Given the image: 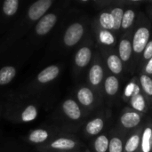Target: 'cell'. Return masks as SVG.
I'll use <instances>...</instances> for the list:
<instances>
[{"instance_id":"15","label":"cell","mask_w":152,"mask_h":152,"mask_svg":"<svg viewBox=\"0 0 152 152\" xmlns=\"http://www.w3.org/2000/svg\"><path fill=\"white\" fill-rule=\"evenodd\" d=\"M104 127V121L101 118H96L90 120L85 127V132L87 135L94 136L99 134Z\"/></svg>"},{"instance_id":"1","label":"cell","mask_w":152,"mask_h":152,"mask_svg":"<svg viewBox=\"0 0 152 152\" xmlns=\"http://www.w3.org/2000/svg\"><path fill=\"white\" fill-rule=\"evenodd\" d=\"M54 4V0H37L32 3L28 6L21 22L18 25L16 29L12 32L6 38L4 45L8 46L13 44L16 40L23 37V34L27 33L28 30L29 31L31 28H33L35 24L53 8Z\"/></svg>"},{"instance_id":"28","label":"cell","mask_w":152,"mask_h":152,"mask_svg":"<svg viewBox=\"0 0 152 152\" xmlns=\"http://www.w3.org/2000/svg\"><path fill=\"white\" fill-rule=\"evenodd\" d=\"M141 84L144 90V92L148 95H152V79L146 75H142L141 76Z\"/></svg>"},{"instance_id":"24","label":"cell","mask_w":152,"mask_h":152,"mask_svg":"<svg viewBox=\"0 0 152 152\" xmlns=\"http://www.w3.org/2000/svg\"><path fill=\"white\" fill-rule=\"evenodd\" d=\"M134 12L133 10H127L124 12L123 15V20H122V23H121V27L122 28H128L134 22Z\"/></svg>"},{"instance_id":"12","label":"cell","mask_w":152,"mask_h":152,"mask_svg":"<svg viewBox=\"0 0 152 152\" xmlns=\"http://www.w3.org/2000/svg\"><path fill=\"white\" fill-rule=\"evenodd\" d=\"M76 98L80 107H91L94 102V94L87 86L79 87L76 92Z\"/></svg>"},{"instance_id":"31","label":"cell","mask_w":152,"mask_h":152,"mask_svg":"<svg viewBox=\"0 0 152 152\" xmlns=\"http://www.w3.org/2000/svg\"><path fill=\"white\" fill-rule=\"evenodd\" d=\"M145 71L147 74H152V58L149 60V62L145 67Z\"/></svg>"},{"instance_id":"3","label":"cell","mask_w":152,"mask_h":152,"mask_svg":"<svg viewBox=\"0 0 152 152\" xmlns=\"http://www.w3.org/2000/svg\"><path fill=\"white\" fill-rule=\"evenodd\" d=\"M61 7L52 8L48 12H46L33 27L31 30V35L29 39L32 43H37L41 41L54 28L61 18Z\"/></svg>"},{"instance_id":"6","label":"cell","mask_w":152,"mask_h":152,"mask_svg":"<svg viewBox=\"0 0 152 152\" xmlns=\"http://www.w3.org/2000/svg\"><path fill=\"white\" fill-rule=\"evenodd\" d=\"M77 141L69 134H60L42 147L38 152H70L77 147Z\"/></svg>"},{"instance_id":"11","label":"cell","mask_w":152,"mask_h":152,"mask_svg":"<svg viewBox=\"0 0 152 152\" xmlns=\"http://www.w3.org/2000/svg\"><path fill=\"white\" fill-rule=\"evenodd\" d=\"M20 2L19 0H5L1 3L0 6V16L4 20H9L14 17L19 9Z\"/></svg>"},{"instance_id":"5","label":"cell","mask_w":152,"mask_h":152,"mask_svg":"<svg viewBox=\"0 0 152 152\" xmlns=\"http://www.w3.org/2000/svg\"><path fill=\"white\" fill-rule=\"evenodd\" d=\"M85 26L81 21L71 22L66 27L62 33L60 46L61 45L65 50L72 49L79 44L85 35Z\"/></svg>"},{"instance_id":"8","label":"cell","mask_w":152,"mask_h":152,"mask_svg":"<svg viewBox=\"0 0 152 152\" xmlns=\"http://www.w3.org/2000/svg\"><path fill=\"white\" fill-rule=\"evenodd\" d=\"M60 116L63 117L69 121H79L82 118V110L80 105L73 98H67L64 100L59 109Z\"/></svg>"},{"instance_id":"13","label":"cell","mask_w":152,"mask_h":152,"mask_svg":"<svg viewBox=\"0 0 152 152\" xmlns=\"http://www.w3.org/2000/svg\"><path fill=\"white\" fill-rule=\"evenodd\" d=\"M17 68L14 65H5L0 69V86L10 84L16 77Z\"/></svg>"},{"instance_id":"4","label":"cell","mask_w":152,"mask_h":152,"mask_svg":"<svg viewBox=\"0 0 152 152\" xmlns=\"http://www.w3.org/2000/svg\"><path fill=\"white\" fill-rule=\"evenodd\" d=\"M60 134H61V129L56 126H51L48 127H38L31 130L24 137V140L27 143L36 145L37 146V148H39Z\"/></svg>"},{"instance_id":"7","label":"cell","mask_w":152,"mask_h":152,"mask_svg":"<svg viewBox=\"0 0 152 152\" xmlns=\"http://www.w3.org/2000/svg\"><path fill=\"white\" fill-rule=\"evenodd\" d=\"M61 72V66L60 63L51 64L43 69L34 78L31 86L33 88H42L56 80Z\"/></svg>"},{"instance_id":"14","label":"cell","mask_w":152,"mask_h":152,"mask_svg":"<svg viewBox=\"0 0 152 152\" xmlns=\"http://www.w3.org/2000/svg\"><path fill=\"white\" fill-rule=\"evenodd\" d=\"M103 79V69L99 63H94L91 66L88 72V80L91 86H98Z\"/></svg>"},{"instance_id":"26","label":"cell","mask_w":152,"mask_h":152,"mask_svg":"<svg viewBox=\"0 0 152 152\" xmlns=\"http://www.w3.org/2000/svg\"><path fill=\"white\" fill-rule=\"evenodd\" d=\"M140 144V137L138 134H134L133 136H131L126 144V152H134L137 150V148L139 147Z\"/></svg>"},{"instance_id":"9","label":"cell","mask_w":152,"mask_h":152,"mask_svg":"<svg viewBox=\"0 0 152 152\" xmlns=\"http://www.w3.org/2000/svg\"><path fill=\"white\" fill-rule=\"evenodd\" d=\"M92 59V49L88 45H82L79 47L74 56V66L77 69H83L86 68Z\"/></svg>"},{"instance_id":"18","label":"cell","mask_w":152,"mask_h":152,"mask_svg":"<svg viewBox=\"0 0 152 152\" xmlns=\"http://www.w3.org/2000/svg\"><path fill=\"white\" fill-rule=\"evenodd\" d=\"M107 65L108 68L111 72L114 74H119L122 71L123 65H122V61L120 58L116 55V54H111L108 57L107 59Z\"/></svg>"},{"instance_id":"33","label":"cell","mask_w":152,"mask_h":152,"mask_svg":"<svg viewBox=\"0 0 152 152\" xmlns=\"http://www.w3.org/2000/svg\"><path fill=\"white\" fill-rule=\"evenodd\" d=\"M70 152H73V151H70Z\"/></svg>"},{"instance_id":"20","label":"cell","mask_w":152,"mask_h":152,"mask_svg":"<svg viewBox=\"0 0 152 152\" xmlns=\"http://www.w3.org/2000/svg\"><path fill=\"white\" fill-rule=\"evenodd\" d=\"M139 92H140L139 88L136 86H134V90L133 93L131 103L135 110H137L139 111H143L144 108H145V102L143 100V97L140 94H138Z\"/></svg>"},{"instance_id":"25","label":"cell","mask_w":152,"mask_h":152,"mask_svg":"<svg viewBox=\"0 0 152 152\" xmlns=\"http://www.w3.org/2000/svg\"><path fill=\"white\" fill-rule=\"evenodd\" d=\"M152 131L151 128H146L142 136V151L150 152L151 146Z\"/></svg>"},{"instance_id":"29","label":"cell","mask_w":152,"mask_h":152,"mask_svg":"<svg viewBox=\"0 0 152 152\" xmlns=\"http://www.w3.org/2000/svg\"><path fill=\"white\" fill-rule=\"evenodd\" d=\"M109 152H122L123 151V142L118 138L114 137L110 140L109 144Z\"/></svg>"},{"instance_id":"2","label":"cell","mask_w":152,"mask_h":152,"mask_svg":"<svg viewBox=\"0 0 152 152\" xmlns=\"http://www.w3.org/2000/svg\"><path fill=\"white\" fill-rule=\"evenodd\" d=\"M41 106V101L37 98L12 99L6 107V118L15 123H30L38 118Z\"/></svg>"},{"instance_id":"22","label":"cell","mask_w":152,"mask_h":152,"mask_svg":"<svg viewBox=\"0 0 152 152\" xmlns=\"http://www.w3.org/2000/svg\"><path fill=\"white\" fill-rule=\"evenodd\" d=\"M99 22L101 27L104 30H110L114 28V21L110 12H102L99 17Z\"/></svg>"},{"instance_id":"23","label":"cell","mask_w":152,"mask_h":152,"mask_svg":"<svg viewBox=\"0 0 152 152\" xmlns=\"http://www.w3.org/2000/svg\"><path fill=\"white\" fill-rule=\"evenodd\" d=\"M113 21H114V28L115 30H118L121 28V23H122V20H123V15H124V11L123 9L117 7L114 8L111 12H110Z\"/></svg>"},{"instance_id":"27","label":"cell","mask_w":152,"mask_h":152,"mask_svg":"<svg viewBox=\"0 0 152 152\" xmlns=\"http://www.w3.org/2000/svg\"><path fill=\"white\" fill-rule=\"evenodd\" d=\"M99 40L104 45H112L114 43V37L109 30H101L99 33Z\"/></svg>"},{"instance_id":"10","label":"cell","mask_w":152,"mask_h":152,"mask_svg":"<svg viewBox=\"0 0 152 152\" xmlns=\"http://www.w3.org/2000/svg\"><path fill=\"white\" fill-rule=\"evenodd\" d=\"M149 39H150V30L145 27H142L138 28L133 39L134 51L136 53H140L143 52L146 45L149 43Z\"/></svg>"},{"instance_id":"21","label":"cell","mask_w":152,"mask_h":152,"mask_svg":"<svg viewBox=\"0 0 152 152\" xmlns=\"http://www.w3.org/2000/svg\"><path fill=\"white\" fill-rule=\"evenodd\" d=\"M109 144L110 141L106 135H99L94 142V148L95 152H106L109 150Z\"/></svg>"},{"instance_id":"16","label":"cell","mask_w":152,"mask_h":152,"mask_svg":"<svg viewBox=\"0 0 152 152\" xmlns=\"http://www.w3.org/2000/svg\"><path fill=\"white\" fill-rule=\"evenodd\" d=\"M141 121V117L136 112H127L125 113L121 118L120 122L126 128H133L139 125Z\"/></svg>"},{"instance_id":"30","label":"cell","mask_w":152,"mask_h":152,"mask_svg":"<svg viewBox=\"0 0 152 152\" xmlns=\"http://www.w3.org/2000/svg\"><path fill=\"white\" fill-rule=\"evenodd\" d=\"M143 57L146 60H150L152 58V41H150L146 45L143 51Z\"/></svg>"},{"instance_id":"19","label":"cell","mask_w":152,"mask_h":152,"mask_svg":"<svg viewBox=\"0 0 152 152\" xmlns=\"http://www.w3.org/2000/svg\"><path fill=\"white\" fill-rule=\"evenodd\" d=\"M118 87H119V82L116 77L110 76L106 78L104 83V89L107 94L115 95L118 93Z\"/></svg>"},{"instance_id":"17","label":"cell","mask_w":152,"mask_h":152,"mask_svg":"<svg viewBox=\"0 0 152 152\" xmlns=\"http://www.w3.org/2000/svg\"><path fill=\"white\" fill-rule=\"evenodd\" d=\"M132 54V44L128 39H122L119 44V58L121 61H127Z\"/></svg>"},{"instance_id":"32","label":"cell","mask_w":152,"mask_h":152,"mask_svg":"<svg viewBox=\"0 0 152 152\" xmlns=\"http://www.w3.org/2000/svg\"><path fill=\"white\" fill-rule=\"evenodd\" d=\"M1 111H2V109L0 108V116H1Z\"/></svg>"}]
</instances>
